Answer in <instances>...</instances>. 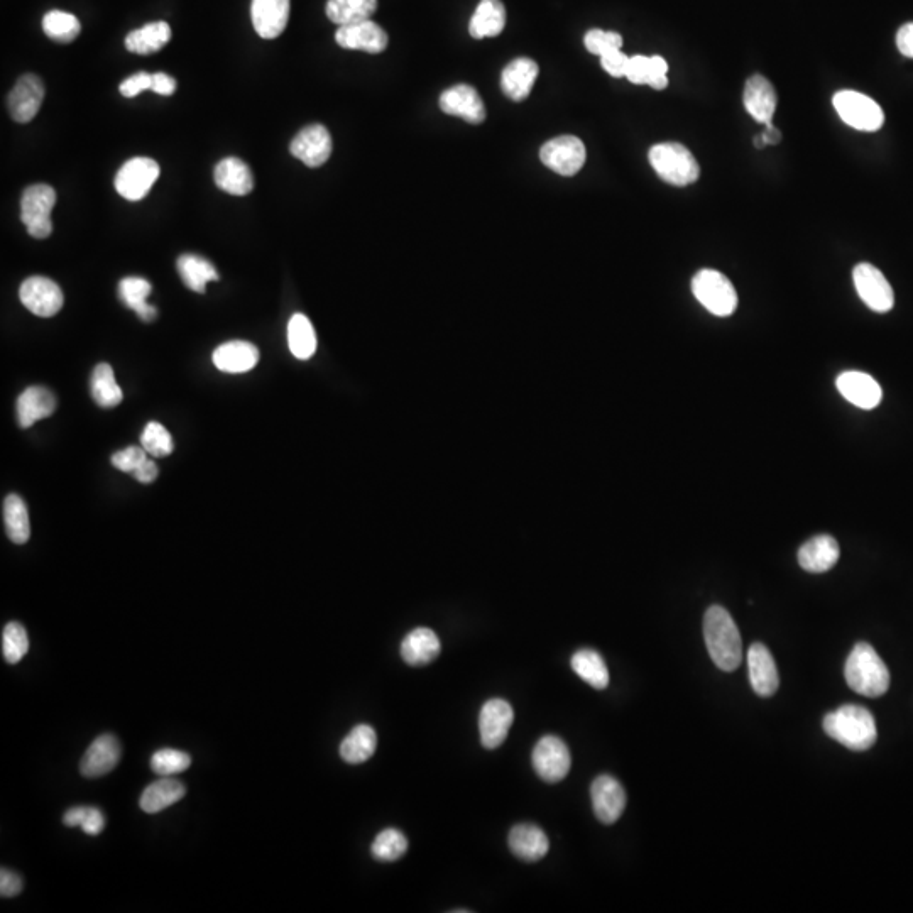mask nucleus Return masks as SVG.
<instances>
[{"instance_id":"nucleus-1","label":"nucleus","mask_w":913,"mask_h":913,"mask_svg":"<svg viewBox=\"0 0 913 913\" xmlns=\"http://www.w3.org/2000/svg\"><path fill=\"white\" fill-rule=\"evenodd\" d=\"M704 636L712 662L724 672H734L743 660V641L733 616L722 606H711L704 616Z\"/></svg>"},{"instance_id":"nucleus-2","label":"nucleus","mask_w":913,"mask_h":913,"mask_svg":"<svg viewBox=\"0 0 913 913\" xmlns=\"http://www.w3.org/2000/svg\"><path fill=\"white\" fill-rule=\"evenodd\" d=\"M827 736L853 751H866L878 739L875 717L861 706H842L822 721Z\"/></svg>"},{"instance_id":"nucleus-3","label":"nucleus","mask_w":913,"mask_h":913,"mask_svg":"<svg viewBox=\"0 0 913 913\" xmlns=\"http://www.w3.org/2000/svg\"><path fill=\"white\" fill-rule=\"evenodd\" d=\"M849 687L864 697H881L890 689V672L870 643H858L844 667Z\"/></svg>"},{"instance_id":"nucleus-4","label":"nucleus","mask_w":913,"mask_h":913,"mask_svg":"<svg viewBox=\"0 0 913 913\" xmlns=\"http://www.w3.org/2000/svg\"><path fill=\"white\" fill-rule=\"evenodd\" d=\"M653 170L668 185L689 186L699 180L700 166L694 154L680 143L655 144L648 153Z\"/></svg>"},{"instance_id":"nucleus-5","label":"nucleus","mask_w":913,"mask_h":913,"mask_svg":"<svg viewBox=\"0 0 913 913\" xmlns=\"http://www.w3.org/2000/svg\"><path fill=\"white\" fill-rule=\"evenodd\" d=\"M692 293L707 312L729 317L738 308V293L733 283L716 269H702L692 279Z\"/></svg>"},{"instance_id":"nucleus-6","label":"nucleus","mask_w":913,"mask_h":913,"mask_svg":"<svg viewBox=\"0 0 913 913\" xmlns=\"http://www.w3.org/2000/svg\"><path fill=\"white\" fill-rule=\"evenodd\" d=\"M832 104L842 122L856 131L876 132L885 124L883 109L864 93L841 90L834 95Z\"/></svg>"},{"instance_id":"nucleus-7","label":"nucleus","mask_w":913,"mask_h":913,"mask_svg":"<svg viewBox=\"0 0 913 913\" xmlns=\"http://www.w3.org/2000/svg\"><path fill=\"white\" fill-rule=\"evenodd\" d=\"M56 205V192L50 185L38 183L24 190L21 198V220L34 239H48L53 232L51 212Z\"/></svg>"},{"instance_id":"nucleus-8","label":"nucleus","mask_w":913,"mask_h":913,"mask_svg":"<svg viewBox=\"0 0 913 913\" xmlns=\"http://www.w3.org/2000/svg\"><path fill=\"white\" fill-rule=\"evenodd\" d=\"M531 761H533L536 775L547 783L562 782L569 775L570 766H572L569 746L558 736H552V734L543 736L535 744L533 753H531Z\"/></svg>"},{"instance_id":"nucleus-9","label":"nucleus","mask_w":913,"mask_h":913,"mask_svg":"<svg viewBox=\"0 0 913 913\" xmlns=\"http://www.w3.org/2000/svg\"><path fill=\"white\" fill-rule=\"evenodd\" d=\"M159 178V165L151 158L137 156L127 161L115 176V190L129 202L143 200Z\"/></svg>"},{"instance_id":"nucleus-10","label":"nucleus","mask_w":913,"mask_h":913,"mask_svg":"<svg viewBox=\"0 0 913 913\" xmlns=\"http://www.w3.org/2000/svg\"><path fill=\"white\" fill-rule=\"evenodd\" d=\"M854 286L864 305L873 312L886 313L895 305L893 288L885 274L873 264L861 263L853 271Z\"/></svg>"},{"instance_id":"nucleus-11","label":"nucleus","mask_w":913,"mask_h":913,"mask_svg":"<svg viewBox=\"0 0 913 913\" xmlns=\"http://www.w3.org/2000/svg\"><path fill=\"white\" fill-rule=\"evenodd\" d=\"M585 158L584 143L575 136L555 137L540 149L543 165L562 176L577 175L585 165Z\"/></svg>"},{"instance_id":"nucleus-12","label":"nucleus","mask_w":913,"mask_h":913,"mask_svg":"<svg viewBox=\"0 0 913 913\" xmlns=\"http://www.w3.org/2000/svg\"><path fill=\"white\" fill-rule=\"evenodd\" d=\"M19 298L29 312L43 318L55 317L65 303L60 286L44 276L26 279L19 288Z\"/></svg>"},{"instance_id":"nucleus-13","label":"nucleus","mask_w":913,"mask_h":913,"mask_svg":"<svg viewBox=\"0 0 913 913\" xmlns=\"http://www.w3.org/2000/svg\"><path fill=\"white\" fill-rule=\"evenodd\" d=\"M513 721L514 711L509 702L503 699L487 700L479 714L482 746L486 749L499 748L504 739L508 738Z\"/></svg>"},{"instance_id":"nucleus-14","label":"nucleus","mask_w":913,"mask_h":913,"mask_svg":"<svg viewBox=\"0 0 913 913\" xmlns=\"http://www.w3.org/2000/svg\"><path fill=\"white\" fill-rule=\"evenodd\" d=\"M591 799L594 814L606 826L618 822L626 809V792L623 785L611 775H599L592 782Z\"/></svg>"},{"instance_id":"nucleus-15","label":"nucleus","mask_w":913,"mask_h":913,"mask_svg":"<svg viewBox=\"0 0 913 913\" xmlns=\"http://www.w3.org/2000/svg\"><path fill=\"white\" fill-rule=\"evenodd\" d=\"M44 100V83L38 75L26 73L17 80L16 85L9 93L7 107L12 119L21 124L33 121L38 115Z\"/></svg>"},{"instance_id":"nucleus-16","label":"nucleus","mask_w":913,"mask_h":913,"mask_svg":"<svg viewBox=\"0 0 913 913\" xmlns=\"http://www.w3.org/2000/svg\"><path fill=\"white\" fill-rule=\"evenodd\" d=\"M332 148L334 144L330 132L320 124L301 129L290 144L291 154L310 168L325 165L332 154Z\"/></svg>"},{"instance_id":"nucleus-17","label":"nucleus","mask_w":913,"mask_h":913,"mask_svg":"<svg viewBox=\"0 0 913 913\" xmlns=\"http://www.w3.org/2000/svg\"><path fill=\"white\" fill-rule=\"evenodd\" d=\"M335 41L344 50L366 51L371 55L383 53L388 48V33L376 22L364 21L340 26Z\"/></svg>"},{"instance_id":"nucleus-18","label":"nucleus","mask_w":913,"mask_h":913,"mask_svg":"<svg viewBox=\"0 0 913 913\" xmlns=\"http://www.w3.org/2000/svg\"><path fill=\"white\" fill-rule=\"evenodd\" d=\"M440 109L445 114L455 115L469 124L486 121V107L481 95L471 85H455L440 95Z\"/></svg>"},{"instance_id":"nucleus-19","label":"nucleus","mask_w":913,"mask_h":913,"mask_svg":"<svg viewBox=\"0 0 913 913\" xmlns=\"http://www.w3.org/2000/svg\"><path fill=\"white\" fill-rule=\"evenodd\" d=\"M121 760V743L114 734H102L88 746L82 761L80 771L83 777L99 778L114 770Z\"/></svg>"},{"instance_id":"nucleus-20","label":"nucleus","mask_w":913,"mask_h":913,"mask_svg":"<svg viewBox=\"0 0 913 913\" xmlns=\"http://www.w3.org/2000/svg\"><path fill=\"white\" fill-rule=\"evenodd\" d=\"M744 107L756 122L765 126L773 124V115L777 112V90L763 75H753L744 85Z\"/></svg>"},{"instance_id":"nucleus-21","label":"nucleus","mask_w":913,"mask_h":913,"mask_svg":"<svg viewBox=\"0 0 913 913\" xmlns=\"http://www.w3.org/2000/svg\"><path fill=\"white\" fill-rule=\"evenodd\" d=\"M749 682L760 697H771L778 690L777 663L763 643H753L748 651Z\"/></svg>"},{"instance_id":"nucleus-22","label":"nucleus","mask_w":913,"mask_h":913,"mask_svg":"<svg viewBox=\"0 0 913 913\" xmlns=\"http://www.w3.org/2000/svg\"><path fill=\"white\" fill-rule=\"evenodd\" d=\"M836 386L849 403L863 410H873L880 405L883 398L880 384L866 372H842L837 376Z\"/></svg>"},{"instance_id":"nucleus-23","label":"nucleus","mask_w":913,"mask_h":913,"mask_svg":"<svg viewBox=\"0 0 913 913\" xmlns=\"http://www.w3.org/2000/svg\"><path fill=\"white\" fill-rule=\"evenodd\" d=\"M252 24L263 39L283 34L290 19V0H252Z\"/></svg>"},{"instance_id":"nucleus-24","label":"nucleus","mask_w":913,"mask_h":913,"mask_svg":"<svg viewBox=\"0 0 913 913\" xmlns=\"http://www.w3.org/2000/svg\"><path fill=\"white\" fill-rule=\"evenodd\" d=\"M508 846L511 853L526 863H538L550 849V841L542 827L535 824H518L509 832Z\"/></svg>"},{"instance_id":"nucleus-25","label":"nucleus","mask_w":913,"mask_h":913,"mask_svg":"<svg viewBox=\"0 0 913 913\" xmlns=\"http://www.w3.org/2000/svg\"><path fill=\"white\" fill-rule=\"evenodd\" d=\"M841 557L839 543L831 535H819L810 538L799 550V564L810 574H824L837 564Z\"/></svg>"},{"instance_id":"nucleus-26","label":"nucleus","mask_w":913,"mask_h":913,"mask_svg":"<svg viewBox=\"0 0 913 913\" xmlns=\"http://www.w3.org/2000/svg\"><path fill=\"white\" fill-rule=\"evenodd\" d=\"M259 362L256 345L244 340H232L219 345L214 352V364L219 371L227 374H242L251 371Z\"/></svg>"},{"instance_id":"nucleus-27","label":"nucleus","mask_w":913,"mask_h":913,"mask_svg":"<svg viewBox=\"0 0 913 913\" xmlns=\"http://www.w3.org/2000/svg\"><path fill=\"white\" fill-rule=\"evenodd\" d=\"M540 68L530 58H518L511 61L501 75V88L504 95L514 102H523L535 85Z\"/></svg>"},{"instance_id":"nucleus-28","label":"nucleus","mask_w":913,"mask_h":913,"mask_svg":"<svg viewBox=\"0 0 913 913\" xmlns=\"http://www.w3.org/2000/svg\"><path fill=\"white\" fill-rule=\"evenodd\" d=\"M401 658L410 667H423L440 655L442 645L435 631L430 628H416L408 633L401 643Z\"/></svg>"},{"instance_id":"nucleus-29","label":"nucleus","mask_w":913,"mask_h":913,"mask_svg":"<svg viewBox=\"0 0 913 913\" xmlns=\"http://www.w3.org/2000/svg\"><path fill=\"white\" fill-rule=\"evenodd\" d=\"M215 185L234 197H244L254 190V176L249 166L239 158H225L215 166Z\"/></svg>"},{"instance_id":"nucleus-30","label":"nucleus","mask_w":913,"mask_h":913,"mask_svg":"<svg viewBox=\"0 0 913 913\" xmlns=\"http://www.w3.org/2000/svg\"><path fill=\"white\" fill-rule=\"evenodd\" d=\"M55 410V394L41 386L26 389L17 400V420L22 428L33 427L36 421L48 418Z\"/></svg>"},{"instance_id":"nucleus-31","label":"nucleus","mask_w":913,"mask_h":913,"mask_svg":"<svg viewBox=\"0 0 913 913\" xmlns=\"http://www.w3.org/2000/svg\"><path fill=\"white\" fill-rule=\"evenodd\" d=\"M506 26V9L501 0H481L477 6L471 24H469V33L472 38H496L503 33Z\"/></svg>"},{"instance_id":"nucleus-32","label":"nucleus","mask_w":913,"mask_h":913,"mask_svg":"<svg viewBox=\"0 0 913 913\" xmlns=\"http://www.w3.org/2000/svg\"><path fill=\"white\" fill-rule=\"evenodd\" d=\"M171 28L165 21L151 22L144 28L136 29L126 36L127 51L134 55H153L170 43Z\"/></svg>"},{"instance_id":"nucleus-33","label":"nucleus","mask_w":913,"mask_h":913,"mask_svg":"<svg viewBox=\"0 0 913 913\" xmlns=\"http://www.w3.org/2000/svg\"><path fill=\"white\" fill-rule=\"evenodd\" d=\"M186 788L183 783L170 777H163L158 782L151 783L139 800L141 809L146 814H158L161 810L168 809L171 805L180 802L185 797Z\"/></svg>"},{"instance_id":"nucleus-34","label":"nucleus","mask_w":913,"mask_h":913,"mask_svg":"<svg viewBox=\"0 0 913 913\" xmlns=\"http://www.w3.org/2000/svg\"><path fill=\"white\" fill-rule=\"evenodd\" d=\"M376 748H378L376 731L367 724H359L340 744V758L349 765H361L376 753Z\"/></svg>"},{"instance_id":"nucleus-35","label":"nucleus","mask_w":913,"mask_h":913,"mask_svg":"<svg viewBox=\"0 0 913 913\" xmlns=\"http://www.w3.org/2000/svg\"><path fill=\"white\" fill-rule=\"evenodd\" d=\"M151 291H153V286L148 279L137 278V276H129L119 283V298L122 303L127 308H131L132 312H136L137 317L141 318L143 322H151L158 315L156 308L151 307L148 303Z\"/></svg>"},{"instance_id":"nucleus-36","label":"nucleus","mask_w":913,"mask_h":913,"mask_svg":"<svg viewBox=\"0 0 913 913\" xmlns=\"http://www.w3.org/2000/svg\"><path fill=\"white\" fill-rule=\"evenodd\" d=\"M176 266H178V273H180L183 283L197 293H203L210 281H219V273L214 268V264L195 254H183L178 257Z\"/></svg>"},{"instance_id":"nucleus-37","label":"nucleus","mask_w":913,"mask_h":913,"mask_svg":"<svg viewBox=\"0 0 913 913\" xmlns=\"http://www.w3.org/2000/svg\"><path fill=\"white\" fill-rule=\"evenodd\" d=\"M378 11V0H329L327 17L339 26L371 21Z\"/></svg>"},{"instance_id":"nucleus-38","label":"nucleus","mask_w":913,"mask_h":913,"mask_svg":"<svg viewBox=\"0 0 913 913\" xmlns=\"http://www.w3.org/2000/svg\"><path fill=\"white\" fill-rule=\"evenodd\" d=\"M570 665L572 670L594 689L604 690L609 685V670L601 653H597L596 650L577 651Z\"/></svg>"},{"instance_id":"nucleus-39","label":"nucleus","mask_w":913,"mask_h":913,"mask_svg":"<svg viewBox=\"0 0 913 913\" xmlns=\"http://www.w3.org/2000/svg\"><path fill=\"white\" fill-rule=\"evenodd\" d=\"M288 344H290L291 354L300 361H308L315 354L317 335H315L312 322L305 315L296 313L291 317L290 323H288Z\"/></svg>"},{"instance_id":"nucleus-40","label":"nucleus","mask_w":913,"mask_h":913,"mask_svg":"<svg viewBox=\"0 0 913 913\" xmlns=\"http://www.w3.org/2000/svg\"><path fill=\"white\" fill-rule=\"evenodd\" d=\"M4 523H6L7 536L12 543L24 545L31 536V523H29L28 506L22 498L11 494L4 499Z\"/></svg>"},{"instance_id":"nucleus-41","label":"nucleus","mask_w":913,"mask_h":913,"mask_svg":"<svg viewBox=\"0 0 913 913\" xmlns=\"http://www.w3.org/2000/svg\"><path fill=\"white\" fill-rule=\"evenodd\" d=\"M90 388H92L93 400L100 408H114V406L121 405L122 389L115 381L114 369L109 364L102 362L93 369Z\"/></svg>"},{"instance_id":"nucleus-42","label":"nucleus","mask_w":913,"mask_h":913,"mask_svg":"<svg viewBox=\"0 0 913 913\" xmlns=\"http://www.w3.org/2000/svg\"><path fill=\"white\" fill-rule=\"evenodd\" d=\"M408 851V839L398 829H384L379 832L371 846L372 858L381 863H393L405 856Z\"/></svg>"},{"instance_id":"nucleus-43","label":"nucleus","mask_w":913,"mask_h":913,"mask_svg":"<svg viewBox=\"0 0 913 913\" xmlns=\"http://www.w3.org/2000/svg\"><path fill=\"white\" fill-rule=\"evenodd\" d=\"M44 33L56 43H73L82 31L80 21L73 14L63 11H51L43 19Z\"/></svg>"},{"instance_id":"nucleus-44","label":"nucleus","mask_w":913,"mask_h":913,"mask_svg":"<svg viewBox=\"0 0 913 913\" xmlns=\"http://www.w3.org/2000/svg\"><path fill=\"white\" fill-rule=\"evenodd\" d=\"M29 650L28 631L21 623H7L2 631V655L11 665L21 662Z\"/></svg>"},{"instance_id":"nucleus-45","label":"nucleus","mask_w":913,"mask_h":913,"mask_svg":"<svg viewBox=\"0 0 913 913\" xmlns=\"http://www.w3.org/2000/svg\"><path fill=\"white\" fill-rule=\"evenodd\" d=\"M192 765V756L178 749H159L151 758V770L159 777H171L181 771L188 770Z\"/></svg>"},{"instance_id":"nucleus-46","label":"nucleus","mask_w":913,"mask_h":913,"mask_svg":"<svg viewBox=\"0 0 913 913\" xmlns=\"http://www.w3.org/2000/svg\"><path fill=\"white\" fill-rule=\"evenodd\" d=\"M141 447L151 457H168L173 452V437L158 421H151L141 435Z\"/></svg>"},{"instance_id":"nucleus-47","label":"nucleus","mask_w":913,"mask_h":913,"mask_svg":"<svg viewBox=\"0 0 913 913\" xmlns=\"http://www.w3.org/2000/svg\"><path fill=\"white\" fill-rule=\"evenodd\" d=\"M66 827H82L88 836H99L104 831V814L95 807H75L66 812L63 817Z\"/></svg>"},{"instance_id":"nucleus-48","label":"nucleus","mask_w":913,"mask_h":913,"mask_svg":"<svg viewBox=\"0 0 913 913\" xmlns=\"http://www.w3.org/2000/svg\"><path fill=\"white\" fill-rule=\"evenodd\" d=\"M585 48L592 55L604 56L607 53H613L623 48V38L621 34L613 31H602V29H591L585 34Z\"/></svg>"},{"instance_id":"nucleus-49","label":"nucleus","mask_w":913,"mask_h":913,"mask_svg":"<svg viewBox=\"0 0 913 913\" xmlns=\"http://www.w3.org/2000/svg\"><path fill=\"white\" fill-rule=\"evenodd\" d=\"M148 459L149 454L143 447H127V449L115 452L112 455V464L121 472L134 474Z\"/></svg>"},{"instance_id":"nucleus-50","label":"nucleus","mask_w":913,"mask_h":913,"mask_svg":"<svg viewBox=\"0 0 913 913\" xmlns=\"http://www.w3.org/2000/svg\"><path fill=\"white\" fill-rule=\"evenodd\" d=\"M650 70V58H648V56L636 55L633 56V58H629L628 70H626V78H628L629 82L635 83V85H648Z\"/></svg>"},{"instance_id":"nucleus-51","label":"nucleus","mask_w":913,"mask_h":913,"mask_svg":"<svg viewBox=\"0 0 913 913\" xmlns=\"http://www.w3.org/2000/svg\"><path fill=\"white\" fill-rule=\"evenodd\" d=\"M151 83H153V75H149V73L146 72L136 73V75L126 78V80L121 83L119 90H121L122 95H124L126 99H134L139 93L151 90Z\"/></svg>"},{"instance_id":"nucleus-52","label":"nucleus","mask_w":913,"mask_h":913,"mask_svg":"<svg viewBox=\"0 0 913 913\" xmlns=\"http://www.w3.org/2000/svg\"><path fill=\"white\" fill-rule=\"evenodd\" d=\"M601 65L611 77L623 78L626 77V70H628L629 56L624 55L621 50L613 51V53L601 56Z\"/></svg>"},{"instance_id":"nucleus-53","label":"nucleus","mask_w":913,"mask_h":913,"mask_svg":"<svg viewBox=\"0 0 913 913\" xmlns=\"http://www.w3.org/2000/svg\"><path fill=\"white\" fill-rule=\"evenodd\" d=\"M651 70L648 85L655 90H665L668 85V65L662 56H650Z\"/></svg>"},{"instance_id":"nucleus-54","label":"nucleus","mask_w":913,"mask_h":913,"mask_svg":"<svg viewBox=\"0 0 913 913\" xmlns=\"http://www.w3.org/2000/svg\"><path fill=\"white\" fill-rule=\"evenodd\" d=\"M22 892V878L14 871L2 868L0 871V895L4 898L17 897Z\"/></svg>"},{"instance_id":"nucleus-55","label":"nucleus","mask_w":913,"mask_h":913,"mask_svg":"<svg viewBox=\"0 0 913 913\" xmlns=\"http://www.w3.org/2000/svg\"><path fill=\"white\" fill-rule=\"evenodd\" d=\"M897 48L903 56L913 60V22H908L898 29Z\"/></svg>"},{"instance_id":"nucleus-56","label":"nucleus","mask_w":913,"mask_h":913,"mask_svg":"<svg viewBox=\"0 0 913 913\" xmlns=\"http://www.w3.org/2000/svg\"><path fill=\"white\" fill-rule=\"evenodd\" d=\"M151 90H153L154 93H158V95H163V97L173 95L176 90L175 78H171L170 75H166V73H154Z\"/></svg>"},{"instance_id":"nucleus-57","label":"nucleus","mask_w":913,"mask_h":913,"mask_svg":"<svg viewBox=\"0 0 913 913\" xmlns=\"http://www.w3.org/2000/svg\"><path fill=\"white\" fill-rule=\"evenodd\" d=\"M158 474V465L154 464L153 460L148 459L132 476L136 477L137 481L143 482V484H151V482L156 481Z\"/></svg>"},{"instance_id":"nucleus-58","label":"nucleus","mask_w":913,"mask_h":913,"mask_svg":"<svg viewBox=\"0 0 913 913\" xmlns=\"http://www.w3.org/2000/svg\"><path fill=\"white\" fill-rule=\"evenodd\" d=\"M761 139H763L765 146L766 144H778L780 143V139H782V134H780L777 127L770 124V126H766L765 131L761 134Z\"/></svg>"}]
</instances>
